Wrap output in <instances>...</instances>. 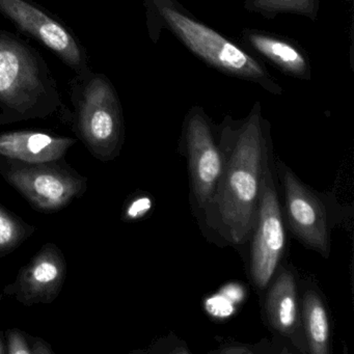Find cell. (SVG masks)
I'll return each instance as SVG.
<instances>
[{
	"label": "cell",
	"instance_id": "obj_1",
	"mask_svg": "<svg viewBox=\"0 0 354 354\" xmlns=\"http://www.w3.org/2000/svg\"><path fill=\"white\" fill-rule=\"evenodd\" d=\"M223 157L213 206L227 239L243 244L256 227L263 180L269 167L268 147L258 113L250 115Z\"/></svg>",
	"mask_w": 354,
	"mask_h": 354
},
{
	"label": "cell",
	"instance_id": "obj_2",
	"mask_svg": "<svg viewBox=\"0 0 354 354\" xmlns=\"http://www.w3.org/2000/svg\"><path fill=\"white\" fill-rule=\"evenodd\" d=\"M63 107L42 57L24 41L0 32V109L6 123L45 119Z\"/></svg>",
	"mask_w": 354,
	"mask_h": 354
},
{
	"label": "cell",
	"instance_id": "obj_3",
	"mask_svg": "<svg viewBox=\"0 0 354 354\" xmlns=\"http://www.w3.org/2000/svg\"><path fill=\"white\" fill-rule=\"evenodd\" d=\"M74 86L75 131L93 156L113 159L123 138L121 109L111 82L103 75L88 74Z\"/></svg>",
	"mask_w": 354,
	"mask_h": 354
},
{
	"label": "cell",
	"instance_id": "obj_4",
	"mask_svg": "<svg viewBox=\"0 0 354 354\" xmlns=\"http://www.w3.org/2000/svg\"><path fill=\"white\" fill-rule=\"evenodd\" d=\"M0 175L34 208L57 211L86 192L88 180L63 159L26 162L0 156Z\"/></svg>",
	"mask_w": 354,
	"mask_h": 354
},
{
	"label": "cell",
	"instance_id": "obj_5",
	"mask_svg": "<svg viewBox=\"0 0 354 354\" xmlns=\"http://www.w3.org/2000/svg\"><path fill=\"white\" fill-rule=\"evenodd\" d=\"M157 8L171 30L192 53L207 63L240 77L250 80L264 77V70L252 57L218 32L173 8L159 3Z\"/></svg>",
	"mask_w": 354,
	"mask_h": 354
},
{
	"label": "cell",
	"instance_id": "obj_6",
	"mask_svg": "<svg viewBox=\"0 0 354 354\" xmlns=\"http://www.w3.org/2000/svg\"><path fill=\"white\" fill-rule=\"evenodd\" d=\"M254 231L250 272L257 287L265 289L279 267L286 245L285 227L270 167L263 180Z\"/></svg>",
	"mask_w": 354,
	"mask_h": 354
},
{
	"label": "cell",
	"instance_id": "obj_7",
	"mask_svg": "<svg viewBox=\"0 0 354 354\" xmlns=\"http://www.w3.org/2000/svg\"><path fill=\"white\" fill-rule=\"evenodd\" d=\"M0 13L55 53L80 77L92 73L86 53L71 32L36 6L26 0H0Z\"/></svg>",
	"mask_w": 354,
	"mask_h": 354
},
{
	"label": "cell",
	"instance_id": "obj_8",
	"mask_svg": "<svg viewBox=\"0 0 354 354\" xmlns=\"http://www.w3.org/2000/svg\"><path fill=\"white\" fill-rule=\"evenodd\" d=\"M66 274L67 263L61 248L47 243L20 269L15 281L3 290V295L26 306L49 304L61 293Z\"/></svg>",
	"mask_w": 354,
	"mask_h": 354
},
{
	"label": "cell",
	"instance_id": "obj_9",
	"mask_svg": "<svg viewBox=\"0 0 354 354\" xmlns=\"http://www.w3.org/2000/svg\"><path fill=\"white\" fill-rule=\"evenodd\" d=\"M187 146L194 196L202 208H208L214 204L225 157L206 120L198 113L188 123Z\"/></svg>",
	"mask_w": 354,
	"mask_h": 354
},
{
	"label": "cell",
	"instance_id": "obj_10",
	"mask_svg": "<svg viewBox=\"0 0 354 354\" xmlns=\"http://www.w3.org/2000/svg\"><path fill=\"white\" fill-rule=\"evenodd\" d=\"M283 189L292 231L306 245L328 254V225L322 203L289 169L283 173Z\"/></svg>",
	"mask_w": 354,
	"mask_h": 354
},
{
	"label": "cell",
	"instance_id": "obj_11",
	"mask_svg": "<svg viewBox=\"0 0 354 354\" xmlns=\"http://www.w3.org/2000/svg\"><path fill=\"white\" fill-rule=\"evenodd\" d=\"M75 142V138L35 130L6 132L0 134V156L26 162L61 160Z\"/></svg>",
	"mask_w": 354,
	"mask_h": 354
},
{
	"label": "cell",
	"instance_id": "obj_12",
	"mask_svg": "<svg viewBox=\"0 0 354 354\" xmlns=\"http://www.w3.org/2000/svg\"><path fill=\"white\" fill-rule=\"evenodd\" d=\"M266 312L273 329L285 337L297 339L301 327L298 308L297 286L293 274L283 269L271 286L266 299Z\"/></svg>",
	"mask_w": 354,
	"mask_h": 354
},
{
	"label": "cell",
	"instance_id": "obj_13",
	"mask_svg": "<svg viewBox=\"0 0 354 354\" xmlns=\"http://www.w3.org/2000/svg\"><path fill=\"white\" fill-rule=\"evenodd\" d=\"M304 323L308 351L313 354L328 353L330 337L328 316L320 296L313 290H308L304 295Z\"/></svg>",
	"mask_w": 354,
	"mask_h": 354
},
{
	"label": "cell",
	"instance_id": "obj_14",
	"mask_svg": "<svg viewBox=\"0 0 354 354\" xmlns=\"http://www.w3.org/2000/svg\"><path fill=\"white\" fill-rule=\"evenodd\" d=\"M250 44L261 55L293 75H304L308 70L306 59L298 49L289 43L264 35H250Z\"/></svg>",
	"mask_w": 354,
	"mask_h": 354
},
{
	"label": "cell",
	"instance_id": "obj_15",
	"mask_svg": "<svg viewBox=\"0 0 354 354\" xmlns=\"http://www.w3.org/2000/svg\"><path fill=\"white\" fill-rule=\"evenodd\" d=\"M35 231L32 225L0 205V257L19 248Z\"/></svg>",
	"mask_w": 354,
	"mask_h": 354
},
{
	"label": "cell",
	"instance_id": "obj_16",
	"mask_svg": "<svg viewBox=\"0 0 354 354\" xmlns=\"http://www.w3.org/2000/svg\"><path fill=\"white\" fill-rule=\"evenodd\" d=\"M252 8L264 12H294L310 14L315 9V0H250Z\"/></svg>",
	"mask_w": 354,
	"mask_h": 354
},
{
	"label": "cell",
	"instance_id": "obj_17",
	"mask_svg": "<svg viewBox=\"0 0 354 354\" xmlns=\"http://www.w3.org/2000/svg\"><path fill=\"white\" fill-rule=\"evenodd\" d=\"M8 350L11 354H32L28 333H24L20 329H10L8 330Z\"/></svg>",
	"mask_w": 354,
	"mask_h": 354
},
{
	"label": "cell",
	"instance_id": "obj_18",
	"mask_svg": "<svg viewBox=\"0 0 354 354\" xmlns=\"http://www.w3.org/2000/svg\"><path fill=\"white\" fill-rule=\"evenodd\" d=\"M28 342H30L32 354L53 353V350L51 349L50 345L47 344L44 339H40V337H32V335H28Z\"/></svg>",
	"mask_w": 354,
	"mask_h": 354
},
{
	"label": "cell",
	"instance_id": "obj_19",
	"mask_svg": "<svg viewBox=\"0 0 354 354\" xmlns=\"http://www.w3.org/2000/svg\"><path fill=\"white\" fill-rule=\"evenodd\" d=\"M225 353H244V352H250L245 348H230V349L223 350Z\"/></svg>",
	"mask_w": 354,
	"mask_h": 354
},
{
	"label": "cell",
	"instance_id": "obj_20",
	"mask_svg": "<svg viewBox=\"0 0 354 354\" xmlns=\"http://www.w3.org/2000/svg\"><path fill=\"white\" fill-rule=\"evenodd\" d=\"M5 343H3V333L0 331V354L5 353Z\"/></svg>",
	"mask_w": 354,
	"mask_h": 354
},
{
	"label": "cell",
	"instance_id": "obj_21",
	"mask_svg": "<svg viewBox=\"0 0 354 354\" xmlns=\"http://www.w3.org/2000/svg\"><path fill=\"white\" fill-rule=\"evenodd\" d=\"M6 121L5 119H3V115L0 113V124H5Z\"/></svg>",
	"mask_w": 354,
	"mask_h": 354
}]
</instances>
